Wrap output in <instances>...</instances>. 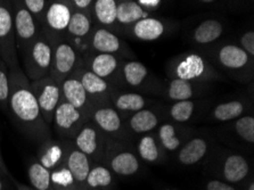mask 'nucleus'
<instances>
[{
  "label": "nucleus",
  "instance_id": "obj_3",
  "mask_svg": "<svg viewBox=\"0 0 254 190\" xmlns=\"http://www.w3.org/2000/svg\"><path fill=\"white\" fill-rule=\"evenodd\" d=\"M55 38L47 31H40L31 47L22 55L23 71L30 81L49 75L53 60V46Z\"/></svg>",
  "mask_w": 254,
  "mask_h": 190
},
{
  "label": "nucleus",
  "instance_id": "obj_49",
  "mask_svg": "<svg viewBox=\"0 0 254 190\" xmlns=\"http://www.w3.org/2000/svg\"><path fill=\"white\" fill-rule=\"evenodd\" d=\"M202 2H205V3H210V2H213L215 0H201Z\"/></svg>",
  "mask_w": 254,
  "mask_h": 190
},
{
  "label": "nucleus",
  "instance_id": "obj_37",
  "mask_svg": "<svg viewBox=\"0 0 254 190\" xmlns=\"http://www.w3.org/2000/svg\"><path fill=\"white\" fill-rule=\"evenodd\" d=\"M159 139L161 145L164 149L169 152H175L179 148L180 139L177 137V130L173 124L164 123L160 127L159 129Z\"/></svg>",
  "mask_w": 254,
  "mask_h": 190
},
{
  "label": "nucleus",
  "instance_id": "obj_36",
  "mask_svg": "<svg viewBox=\"0 0 254 190\" xmlns=\"http://www.w3.org/2000/svg\"><path fill=\"white\" fill-rule=\"evenodd\" d=\"M138 154H139L141 160L145 162L154 163L159 161L160 148L153 135L145 134L140 139L139 143H138Z\"/></svg>",
  "mask_w": 254,
  "mask_h": 190
},
{
  "label": "nucleus",
  "instance_id": "obj_14",
  "mask_svg": "<svg viewBox=\"0 0 254 190\" xmlns=\"http://www.w3.org/2000/svg\"><path fill=\"white\" fill-rule=\"evenodd\" d=\"M102 135V131L89 120L74 135L73 145L91 161V158H98L103 155L104 142Z\"/></svg>",
  "mask_w": 254,
  "mask_h": 190
},
{
  "label": "nucleus",
  "instance_id": "obj_41",
  "mask_svg": "<svg viewBox=\"0 0 254 190\" xmlns=\"http://www.w3.org/2000/svg\"><path fill=\"white\" fill-rule=\"evenodd\" d=\"M241 45L248 55L253 58L254 57V32L253 31H246L241 38Z\"/></svg>",
  "mask_w": 254,
  "mask_h": 190
},
{
  "label": "nucleus",
  "instance_id": "obj_1",
  "mask_svg": "<svg viewBox=\"0 0 254 190\" xmlns=\"http://www.w3.org/2000/svg\"><path fill=\"white\" fill-rule=\"evenodd\" d=\"M8 114L21 132L40 145L51 139L49 126L42 118L28 76L21 66L9 69Z\"/></svg>",
  "mask_w": 254,
  "mask_h": 190
},
{
  "label": "nucleus",
  "instance_id": "obj_8",
  "mask_svg": "<svg viewBox=\"0 0 254 190\" xmlns=\"http://www.w3.org/2000/svg\"><path fill=\"white\" fill-rule=\"evenodd\" d=\"M30 83L33 95L39 105L42 118L48 126H51L53 123L54 113L62 100L61 83L49 75L30 81Z\"/></svg>",
  "mask_w": 254,
  "mask_h": 190
},
{
  "label": "nucleus",
  "instance_id": "obj_46",
  "mask_svg": "<svg viewBox=\"0 0 254 190\" xmlns=\"http://www.w3.org/2000/svg\"><path fill=\"white\" fill-rule=\"evenodd\" d=\"M10 179L13 180V182L15 184V187H16V189H17V190H34L33 188L29 187V186L23 185V184H21V182H18V181H16V180H14L13 178H11V177H10Z\"/></svg>",
  "mask_w": 254,
  "mask_h": 190
},
{
  "label": "nucleus",
  "instance_id": "obj_47",
  "mask_svg": "<svg viewBox=\"0 0 254 190\" xmlns=\"http://www.w3.org/2000/svg\"><path fill=\"white\" fill-rule=\"evenodd\" d=\"M2 176H5V174L0 172V190H6V186H5V182H3Z\"/></svg>",
  "mask_w": 254,
  "mask_h": 190
},
{
  "label": "nucleus",
  "instance_id": "obj_16",
  "mask_svg": "<svg viewBox=\"0 0 254 190\" xmlns=\"http://www.w3.org/2000/svg\"><path fill=\"white\" fill-rule=\"evenodd\" d=\"M71 146L72 142L47 139L40 143L38 148V162L48 171L56 170L65 164Z\"/></svg>",
  "mask_w": 254,
  "mask_h": 190
},
{
  "label": "nucleus",
  "instance_id": "obj_4",
  "mask_svg": "<svg viewBox=\"0 0 254 190\" xmlns=\"http://www.w3.org/2000/svg\"><path fill=\"white\" fill-rule=\"evenodd\" d=\"M82 66V57L71 41L65 37L55 38L49 76L61 83Z\"/></svg>",
  "mask_w": 254,
  "mask_h": 190
},
{
  "label": "nucleus",
  "instance_id": "obj_21",
  "mask_svg": "<svg viewBox=\"0 0 254 190\" xmlns=\"http://www.w3.org/2000/svg\"><path fill=\"white\" fill-rule=\"evenodd\" d=\"M118 1L119 0H94L90 8L94 23L110 30L117 28Z\"/></svg>",
  "mask_w": 254,
  "mask_h": 190
},
{
  "label": "nucleus",
  "instance_id": "obj_9",
  "mask_svg": "<svg viewBox=\"0 0 254 190\" xmlns=\"http://www.w3.org/2000/svg\"><path fill=\"white\" fill-rule=\"evenodd\" d=\"M74 9L71 0H49L46 6L41 29L56 38L65 37Z\"/></svg>",
  "mask_w": 254,
  "mask_h": 190
},
{
  "label": "nucleus",
  "instance_id": "obj_12",
  "mask_svg": "<svg viewBox=\"0 0 254 190\" xmlns=\"http://www.w3.org/2000/svg\"><path fill=\"white\" fill-rule=\"evenodd\" d=\"M88 49L94 53L111 54L123 60L132 55L126 42L122 41L112 30L98 25L91 31L90 37L88 39Z\"/></svg>",
  "mask_w": 254,
  "mask_h": 190
},
{
  "label": "nucleus",
  "instance_id": "obj_33",
  "mask_svg": "<svg viewBox=\"0 0 254 190\" xmlns=\"http://www.w3.org/2000/svg\"><path fill=\"white\" fill-rule=\"evenodd\" d=\"M244 111L245 104L242 100H230V102L217 105L212 112V115L217 121L227 122L238 119L243 115Z\"/></svg>",
  "mask_w": 254,
  "mask_h": 190
},
{
  "label": "nucleus",
  "instance_id": "obj_7",
  "mask_svg": "<svg viewBox=\"0 0 254 190\" xmlns=\"http://www.w3.org/2000/svg\"><path fill=\"white\" fill-rule=\"evenodd\" d=\"M123 61V58L111 54L88 52L82 58V66L106 80L114 88L122 89L121 69Z\"/></svg>",
  "mask_w": 254,
  "mask_h": 190
},
{
  "label": "nucleus",
  "instance_id": "obj_11",
  "mask_svg": "<svg viewBox=\"0 0 254 190\" xmlns=\"http://www.w3.org/2000/svg\"><path fill=\"white\" fill-rule=\"evenodd\" d=\"M209 91L206 83H196L180 79H168L160 86L153 87L151 92L162 96L171 102L180 100H194Z\"/></svg>",
  "mask_w": 254,
  "mask_h": 190
},
{
  "label": "nucleus",
  "instance_id": "obj_40",
  "mask_svg": "<svg viewBox=\"0 0 254 190\" xmlns=\"http://www.w3.org/2000/svg\"><path fill=\"white\" fill-rule=\"evenodd\" d=\"M21 1L41 26L48 0H21Z\"/></svg>",
  "mask_w": 254,
  "mask_h": 190
},
{
  "label": "nucleus",
  "instance_id": "obj_44",
  "mask_svg": "<svg viewBox=\"0 0 254 190\" xmlns=\"http://www.w3.org/2000/svg\"><path fill=\"white\" fill-rule=\"evenodd\" d=\"M137 2L139 3L142 8L148 10L151 8H156L160 5L161 0H137Z\"/></svg>",
  "mask_w": 254,
  "mask_h": 190
},
{
  "label": "nucleus",
  "instance_id": "obj_43",
  "mask_svg": "<svg viewBox=\"0 0 254 190\" xmlns=\"http://www.w3.org/2000/svg\"><path fill=\"white\" fill-rule=\"evenodd\" d=\"M71 1L75 9L90 11L92 1H94V0H71Z\"/></svg>",
  "mask_w": 254,
  "mask_h": 190
},
{
  "label": "nucleus",
  "instance_id": "obj_34",
  "mask_svg": "<svg viewBox=\"0 0 254 190\" xmlns=\"http://www.w3.org/2000/svg\"><path fill=\"white\" fill-rule=\"evenodd\" d=\"M51 182L55 190H78L74 178L66 164L51 171Z\"/></svg>",
  "mask_w": 254,
  "mask_h": 190
},
{
  "label": "nucleus",
  "instance_id": "obj_27",
  "mask_svg": "<svg viewBox=\"0 0 254 190\" xmlns=\"http://www.w3.org/2000/svg\"><path fill=\"white\" fill-rule=\"evenodd\" d=\"M159 116H157L156 112H154L151 108H144V110L131 114L128 121V126L132 132L144 134L153 131L159 126Z\"/></svg>",
  "mask_w": 254,
  "mask_h": 190
},
{
  "label": "nucleus",
  "instance_id": "obj_20",
  "mask_svg": "<svg viewBox=\"0 0 254 190\" xmlns=\"http://www.w3.org/2000/svg\"><path fill=\"white\" fill-rule=\"evenodd\" d=\"M65 164H66L67 169L70 170L73 178H74L78 190H84L88 173H89L91 168V162L89 157L86 156L82 152H80L72 143Z\"/></svg>",
  "mask_w": 254,
  "mask_h": 190
},
{
  "label": "nucleus",
  "instance_id": "obj_26",
  "mask_svg": "<svg viewBox=\"0 0 254 190\" xmlns=\"http://www.w3.org/2000/svg\"><path fill=\"white\" fill-rule=\"evenodd\" d=\"M110 168L112 172L122 177L133 176L139 170V161L136 155L129 150L117 152L110 160Z\"/></svg>",
  "mask_w": 254,
  "mask_h": 190
},
{
  "label": "nucleus",
  "instance_id": "obj_13",
  "mask_svg": "<svg viewBox=\"0 0 254 190\" xmlns=\"http://www.w3.org/2000/svg\"><path fill=\"white\" fill-rule=\"evenodd\" d=\"M73 74L80 80L84 90L95 105L109 103L111 96L117 90V88H114L106 80L96 75L84 66L79 67Z\"/></svg>",
  "mask_w": 254,
  "mask_h": 190
},
{
  "label": "nucleus",
  "instance_id": "obj_22",
  "mask_svg": "<svg viewBox=\"0 0 254 190\" xmlns=\"http://www.w3.org/2000/svg\"><path fill=\"white\" fill-rule=\"evenodd\" d=\"M121 74L123 88L144 89L149 80L148 68L138 61H123Z\"/></svg>",
  "mask_w": 254,
  "mask_h": 190
},
{
  "label": "nucleus",
  "instance_id": "obj_17",
  "mask_svg": "<svg viewBox=\"0 0 254 190\" xmlns=\"http://www.w3.org/2000/svg\"><path fill=\"white\" fill-rule=\"evenodd\" d=\"M62 99L71 104L83 113L89 115L94 103L84 90L82 83L74 74L66 77L61 82Z\"/></svg>",
  "mask_w": 254,
  "mask_h": 190
},
{
  "label": "nucleus",
  "instance_id": "obj_31",
  "mask_svg": "<svg viewBox=\"0 0 254 190\" xmlns=\"http://www.w3.org/2000/svg\"><path fill=\"white\" fill-rule=\"evenodd\" d=\"M207 143L202 138H194L185 145L179 152V162L184 165H193L205 156Z\"/></svg>",
  "mask_w": 254,
  "mask_h": 190
},
{
  "label": "nucleus",
  "instance_id": "obj_6",
  "mask_svg": "<svg viewBox=\"0 0 254 190\" xmlns=\"http://www.w3.org/2000/svg\"><path fill=\"white\" fill-rule=\"evenodd\" d=\"M11 7L17 53L22 56L39 36L41 26L33 15L25 8L21 0H11Z\"/></svg>",
  "mask_w": 254,
  "mask_h": 190
},
{
  "label": "nucleus",
  "instance_id": "obj_39",
  "mask_svg": "<svg viewBox=\"0 0 254 190\" xmlns=\"http://www.w3.org/2000/svg\"><path fill=\"white\" fill-rule=\"evenodd\" d=\"M9 69L0 58V108L8 114Z\"/></svg>",
  "mask_w": 254,
  "mask_h": 190
},
{
  "label": "nucleus",
  "instance_id": "obj_10",
  "mask_svg": "<svg viewBox=\"0 0 254 190\" xmlns=\"http://www.w3.org/2000/svg\"><path fill=\"white\" fill-rule=\"evenodd\" d=\"M89 120V115L62 99L54 113L52 124L60 137L74 138L83 124Z\"/></svg>",
  "mask_w": 254,
  "mask_h": 190
},
{
  "label": "nucleus",
  "instance_id": "obj_45",
  "mask_svg": "<svg viewBox=\"0 0 254 190\" xmlns=\"http://www.w3.org/2000/svg\"><path fill=\"white\" fill-rule=\"evenodd\" d=\"M0 172H1L2 174H5L6 177L10 178L9 173H8V171H7V169H6L5 162H3V160H2V155H1V148H0Z\"/></svg>",
  "mask_w": 254,
  "mask_h": 190
},
{
  "label": "nucleus",
  "instance_id": "obj_29",
  "mask_svg": "<svg viewBox=\"0 0 254 190\" xmlns=\"http://www.w3.org/2000/svg\"><path fill=\"white\" fill-rule=\"evenodd\" d=\"M250 171L249 163L241 155H230L224 164V177L227 181L236 184L243 179Z\"/></svg>",
  "mask_w": 254,
  "mask_h": 190
},
{
  "label": "nucleus",
  "instance_id": "obj_35",
  "mask_svg": "<svg viewBox=\"0 0 254 190\" xmlns=\"http://www.w3.org/2000/svg\"><path fill=\"white\" fill-rule=\"evenodd\" d=\"M196 103L194 100H180L173 102L169 110V115L175 122L185 123L188 122L195 112Z\"/></svg>",
  "mask_w": 254,
  "mask_h": 190
},
{
  "label": "nucleus",
  "instance_id": "obj_32",
  "mask_svg": "<svg viewBox=\"0 0 254 190\" xmlns=\"http://www.w3.org/2000/svg\"><path fill=\"white\" fill-rule=\"evenodd\" d=\"M28 177L31 188L34 190H55L51 182V171L38 161H31L28 166Z\"/></svg>",
  "mask_w": 254,
  "mask_h": 190
},
{
  "label": "nucleus",
  "instance_id": "obj_48",
  "mask_svg": "<svg viewBox=\"0 0 254 190\" xmlns=\"http://www.w3.org/2000/svg\"><path fill=\"white\" fill-rule=\"evenodd\" d=\"M248 190H254V184H253V182H251V184H250Z\"/></svg>",
  "mask_w": 254,
  "mask_h": 190
},
{
  "label": "nucleus",
  "instance_id": "obj_2",
  "mask_svg": "<svg viewBox=\"0 0 254 190\" xmlns=\"http://www.w3.org/2000/svg\"><path fill=\"white\" fill-rule=\"evenodd\" d=\"M169 79H180L196 83H210L221 80V75L198 54H185L168 64Z\"/></svg>",
  "mask_w": 254,
  "mask_h": 190
},
{
  "label": "nucleus",
  "instance_id": "obj_28",
  "mask_svg": "<svg viewBox=\"0 0 254 190\" xmlns=\"http://www.w3.org/2000/svg\"><path fill=\"white\" fill-rule=\"evenodd\" d=\"M224 32V26L217 19H206L196 26L193 31V39L196 44L209 45L218 40Z\"/></svg>",
  "mask_w": 254,
  "mask_h": 190
},
{
  "label": "nucleus",
  "instance_id": "obj_19",
  "mask_svg": "<svg viewBox=\"0 0 254 190\" xmlns=\"http://www.w3.org/2000/svg\"><path fill=\"white\" fill-rule=\"evenodd\" d=\"M109 103L120 114H133L138 111L144 110V108H148L151 104H153L152 100L147 99L139 92L122 91L121 89H117L113 92Z\"/></svg>",
  "mask_w": 254,
  "mask_h": 190
},
{
  "label": "nucleus",
  "instance_id": "obj_42",
  "mask_svg": "<svg viewBox=\"0 0 254 190\" xmlns=\"http://www.w3.org/2000/svg\"><path fill=\"white\" fill-rule=\"evenodd\" d=\"M206 190H236L232 186L219 180H211L207 182Z\"/></svg>",
  "mask_w": 254,
  "mask_h": 190
},
{
  "label": "nucleus",
  "instance_id": "obj_38",
  "mask_svg": "<svg viewBox=\"0 0 254 190\" xmlns=\"http://www.w3.org/2000/svg\"><path fill=\"white\" fill-rule=\"evenodd\" d=\"M235 130L246 142H254V118L252 115L240 116L235 122Z\"/></svg>",
  "mask_w": 254,
  "mask_h": 190
},
{
  "label": "nucleus",
  "instance_id": "obj_15",
  "mask_svg": "<svg viewBox=\"0 0 254 190\" xmlns=\"http://www.w3.org/2000/svg\"><path fill=\"white\" fill-rule=\"evenodd\" d=\"M89 118L90 121L104 133L115 135H121L123 133L121 114L110 103L94 105Z\"/></svg>",
  "mask_w": 254,
  "mask_h": 190
},
{
  "label": "nucleus",
  "instance_id": "obj_24",
  "mask_svg": "<svg viewBox=\"0 0 254 190\" xmlns=\"http://www.w3.org/2000/svg\"><path fill=\"white\" fill-rule=\"evenodd\" d=\"M148 16L149 10L142 8L136 0H119L118 1L117 26L131 28L139 19Z\"/></svg>",
  "mask_w": 254,
  "mask_h": 190
},
{
  "label": "nucleus",
  "instance_id": "obj_5",
  "mask_svg": "<svg viewBox=\"0 0 254 190\" xmlns=\"http://www.w3.org/2000/svg\"><path fill=\"white\" fill-rule=\"evenodd\" d=\"M0 58L8 69L21 66L15 39L11 0H0Z\"/></svg>",
  "mask_w": 254,
  "mask_h": 190
},
{
  "label": "nucleus",
  "instance_id": "obj_18",
  "mask_svg": "<svg viewBox=\"0 0 254 190\" xmlns=\"http://www.w3.org/2000/svg\"><path fill=\"white\" fill-rule=\"evenodd\" d=\"M92 29H94V19H92L90 11L74 9L67 25L65 38L72 44H74L75 41H80L88 46V39L90 37Z\"/></svg>",
  "mask_w": 254,
  "mask_h": 190
},
{
  "label": "nucleus",
  "instance_id": "obj_30",
  "mask_svg": "<svg viewBox=\"0 0 254 190\" xmlns=\"http://www.w3.org/2000/svg\"><path fill=\"white\" fill-rule=\"evenodd\" d=\"M113 182V174L106 166L95 165L88 173L84 190H107L112 187Z\"/></svg>",
  "mask_w": 254,
  "mask_h": 190
},
{
  "label": "nucleus",
  "instance_id": "obj_23",
  "mask_svg": "<svg viewBox=\"0 0 254 190\" xmlns=\"http://www.w3.org/2000/svg\"><path fill=\"white\" fill-rule=\"evenodd\" d=\"M251 60L248 53L236 45H225L218 50V62L228 69H244L249 66Z\"/></svg>",
  "mask_w": 254,
  "mask_h": 190
},
{
  "label": "nucleus",
  "instance_id": "obj_25",
  "mask_svg": "<svg viewBox=\"0 0 254 190\" xmlns=\"http://www.w3.org/2000/svg\"><path fill=\"white\" fill-rule=\"evenodd\" d=\"M165 33V24L161 19L145 17L131 26V34L140 41H155Z\"/></svg>",
  "mask_w": 254,
  "mask_h": 190
}]
</instances>
